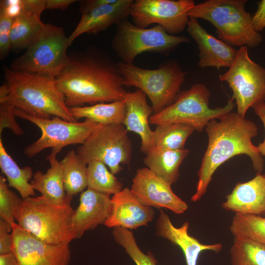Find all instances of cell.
Masks as SVG:
<instances>
[{"mask_svg":"<svg viewBox=\"0 0 265 265\" xmlns=\"http://www.w3.org/2000/svg\"><path fill=\"white\" fill-rule=\"evenodd\" d=\"M55 81L69 108L122 100L126 92L117 63L94 49L69 55Z\"/></svg>","mask_w":265,"mask_h":265,"instance_id":"1","label":"cell"},{"mask_svg":"<svg viewBox=\"0 0 265 265\" xmlns=\"http://www.w3.org/2000/svg\"><path fill=\"white\" fill-rule=\"evenodd\" d=\"M219 120H212L205 128L208 144L198 172L196 191L190 200L192 202L201 198L217 168L233 157L246 155L257 173L264 170V159L252 142L258 134L256 124L232 111Z\"/></svg>","mask_w":265,"mask_h":265,"instance_id":"2","label":"cell"},{"mask_svg":"<svg viewBox=\"0 0 265 265\" xmlns=\"http://www.w3.org/2000/svg\"><path fill=\"white\" fill-rule=\"evenodd\" d=\"M5 82L0 87V105H10L38 118L59 117L78 122L67 106L55 78L50 76L4 68Z\"/></svg>","mask_w":265,"mask_h":265,"instance_id":"3","label":"cell"},{"mask_svg":"<svg viewBox=\"0 0 265 265\" xmlns=\"http://www.w3.org/2000/svg\"><path fill=\"white\" fill-rule=\"evenodd\" d=\"M74 212L70 204L56 203L40 195L22 199L14 216L21 227L40 240L69 245L77 238L73 223Z\"/></svg>","mask_w":265,"mask_h":265,"instance_id":"4","label":"cell"},{"mask_svg":"<svg viewBox=\"0 0 265 265\" xmlns=\"http://www.w3.org/2000/svg\"><path fill=\"white\" fill-rule=\"evenodd\" d=\"M246 0H208L188 12L189 17L205 20L216 28L218 39L237 47H255L262 41L252 24V16L245 9Z\"/></svg>","mask_w":265,"mask_h":265,"instance_id":"5","label":"cell"},{"mask_svg":"<svg viewBox=\"0 0 265 265\" xmlns=\"http://www.w3.org/2000/svg\"><path fill=\"white\" fill-rule=\"evenodd\" d=\"M117 65L124 78L125 86H134L145 93L151 102L154 114L174 102L186 75L178 64L172 61L155 69L142 68L122 61Z\"/></svg>","mask_w":265,"mask_h":265,"instance_id":"6","label":"cell"},{"mask_svg":"<svg viewBox=\"0 0 265 265\" xmlns=\"http://www.w3.org/2000/svg\"><path fill=\"white\" fill-rule=\"evenodd\" d=\"M210 92L202 83L193 84L189 89L180 92L174 102L149 118L150 124L182 123L192 126L202 132L213 119H219L233 109V99L229 100L222 107H209Z\"/></svg>","mask_w":265,"mask_h":265,"instance_id":"7","label":"cell"},{"mask_svg":"<svg viewBox=\"0 0 265 265\" xmlns=\"http://www.w3.org/2000/svg\"><path fill=\"white\" fill-rule=\"evenodd\" d=\"M69 46L68 37L62 27L45 24L38 36L10 68L55 78L67 63Z\"/></svg>","mask_w":265,"mask_h":265,"instance_id":"8","label":"cell"},{"mask_svg":"<svg viewBox=\"0 0 265 265\" xmlns=\"http://www.w3.org/2000/svg\"><path fill=\"white\" fill-rule=\"evenodd\" d=\"M189 41L186 36L168 34L160 26L141 28L126 19L117 25L112 47L121 61L133 64L137 56L142 53L168 54L180 44Z\"/></svg>","mask_w":265,"mask_h":265,"instance_id":"9","label":"cell"},{"mask_svg":"<svg viewBox=\"0 0 265 265\" xmlns=\"http://www.w3.org/2000/svg\"><path fill=\"white\" fill-rule=\"evenodd\" d=\"M76 152L86 164L93 160L102 161L115 175L123 169L121 164H130L132 144L123 124H100Z\"/></svg>","mask_w":265,"mask_h":265,"instance_id":"10","label":"cell"},{"mask_svg":"<svg viewBox=\"0 0 265 265\" xmlns=\"http://www.w3.org/2000/svg\"><path fill=\"white\" fill-rule=\"evenodd\" d=\"M14 114L33 123L41 130L39 138L24 150V154L28 158L35 156L47 148L51 147L59 153L67 145L82 144L100 124L88 119L81 122H69L57 116L50 119H42L16 108Z\"/></svg>","mask_w":265,"mask_h":265,"instance_id":"11","label":"cell"},{"mask_svg":"<svg viewBox=\"0 0 265 265\" xmlns=\"http://www.w3.org/2000/svg\"><path fill=\"white\" fill-rule=\"evenodd\" d=\"M219 79L228 83L237 112L243 117L250 107L265 101V68L251 59L246 46L238 50L234 62Z\"/></svg>","mask_w":265,"mask_h":265,"instance_id":"12","label":"cell"},{"mask_svg":"<svg viewBox=\"0 0 265 265\" xmlns=\"http://www.w3.org/2000/svg\"><path fill=\"white\" fill-rule=\"evenodd\" d=\"M194 5L192 0H136L132 6L130 16L138 27L146 28L156 24L168 34L176 35L186 27L188 12Z\"/></svg>","mask_w":265,"mask_h":265,"instance_id":"13","label":"cell"},{"mask_svg":"<svg viewBox=\"0 0 265 265\" xmlns=\"http://www.w3.org/2000/svg\"><path fill=\"white\" fill-rule=\"evenodd\" d=\"M12 252L19 265H69V245L47 243L21 227L12 224Z\"/></svg>","mask_w":265,"mask_h":265,"instance_id":"14","label":"cell"},{"mask_svg":"<svg viewBox=\"0 0 265 265\" xmlns=\"http://www.w3.org/2000/svg\"><path fill=\"white\" fill-rule=\"evenodd\" d=\"M131 190L142 205L168 209L177 214L184 213L188 205L173 191L171 185L147 167L137 169Z\"/></svg>","mask_w":265,"mask_h":265,"instance_id":"15","label":"cell"},{"mask_svg":"<svg viewBox=\"0 0 265 265\" xmlns=\"http://www.w3.org/2000/svg\"><path fill=\"white\" fill-rule=\"evenodd\" d=\"M187 31L197 44L199 50L198 66L229 68L234 62L238 50L207 32L197 19L189 17Z\"/></svg>","mask_w":265,"mask_h":265,"instance_id":"16","label":"cell"},{"mask_svg":"<svg viewBox=\"0 0 265 265\" xmlns=\"http://www.w3.org/2000/svg\"><path fill=\"white\" fill-rule=\"evenodd\" d=\"M111 200V212L105 223L108 228L135 229L147 226L154 219L153 208L141 204L128 187L113 195Z\"/></svg>","mask_w":265,"mask_h":265,"instance_id":"17","label":"cell"},{"mask_svg":"<svg viewBox=\"0 0 265 265\" xmlns=\"http://www.w3.org/2000/svg\"><path fill=\"white\" fill-rule=\"evenodd\" d=\"M133 0H114L83 13L74 31L68 36L69 45L84 33L97 34L130 16Z\"/></svg>","mask_w":265,"mask_h":265,"instance_id":"18","label":"cell"},{"mask_svg":"<svg viewBox=\"0 0 265 265\" xmlns=\"http://www.w3.org/2000/svg\"><path fill=\"white\" fill-rule=\"evenodd\" d=\"M111 210L110 195L89 187L82 191L79 205L75 210L73 217L77 238H80L86 231L93 230L98 225L105 224Z\"/></svg>","mask_w":265,"mask_h":265,"instance_id":"19","label":"cell"},{"mask_svg":"<svg viewBox=\"0 0 265 265\" xmlns=\"http://www.w3.org/2000/svg\"><path fill=\"white\" fill-rule=\"evenodd\" d=\"M188 228V222H184L180 227L174 226L168 214L160 210L156 223V234L178 246L184 253L186 265H197L198 257L203 251L218 253L221 251V243H202L189 235Z\"/></svg>","mask_w":265,"mask_h":265,"instance_id":"20","label":"cell"},{"mask_svg":"<svg viewBox=\"0 0 265 265\" xmlns=\"http://www.w3.org/2000/svg\"><path fill=\"white\" fill-rule=\"evenodd\" d=\"M123 100L126 106V117L123 123L128 131L139 135L141 139L140 151L146 154L154 145L153 131L149 126V118L154 114L152 106L147 101V96L141 90L126 92Z\"/></svg>","mask_w":265,"mask_h":265,"instance_id":"21","label":"cell"},{"mask_svg":"<svg viewBox=\"0 0 265 265\" xmlns=\"http://www.w3.org/2000/svg\"><path fill=\"white\" fill-rule=\"evenodd\" d=\"M222 208L243 214L265 213V174L257 173L250 181L237 184L226 196Z\"/></svg>","mask_w":265,"mask_h":265,"instance_id":"22","label":"cell"},{"mask_svg":"<svg viewBox=\"0 0 265 265\" xmlns=\"http://www.w3.org/2000/svg\"><path fill=\"white\" fill-rule=\"evenodd\" d=\"M58 152L52 149L47 157L50 167L45 173L36 171L30 182L33 189L49 200L60 204H70L73 197L67 195L63 179L61 163L56 159Z\"/></svg>","mask_w":265,"mask_h":265,"instance_id":"23","label":"cell"},{"mask_svg":"<svg viewBox=\"0 0 265 265\" xmlns=\"http://www.w3.org/2000/svg\"><path fill=\"white\" fill-rule=\"evenodd\" d=\"M189 150H169L153 146L146 154L143 162L148 169L172 185L180 175L181 165L187 156Z\"/></svg>","mask_w":265,"mask_h":265,"instance_id":"24","label":"cell"},{"mask_svg":"<svg viewBox=\"0 0 265 265\" xmlns=\"http://www.w3.org/2000/svg\"><path fill=\"white\" fill-rule=\"evenodd\" d=\"M41 14L23 5L22 13L13 20L11 28L12 50L27 48L36 39L45 24L41 20Z\"/></svg>","mask_w":265,"mask_h":265,"instance_id":"25","label":"cell"},{"mask_svg":"<svg viewBox=\"0 0 265 265\" xmlns=\"http://www.w3.org/2000/svg\"><path fill=\"white\" fill-rule=\"evenodd\" d=\"M70 110L77 121L84 118L101 124H123L126 114V106L124 100H122L72 107L70 108Z\"/></svg>","mask_w":265,"mask_h":265,"instance_id":"26","label":"cell"},{"mask_svg":"<svg viewBox=\"0 0 265 265\" xmlns=\"http://www.w3.org/2000/svg\"><path fill=\"white\" fill-rule=\"evenodd\" d=\"M0 168L5 175L9 186L16 189L22 199L35 196V190L30 181L33 173L30 166L20 168L6 152L0 138Z\"/></svg>","mask_w":265,"mask_h":265,"instance_id":"27","label":"cell"},{"mask_svg":"<svg viewBox=\"0 0 265 265\" xmlns=\"http://www.w3.org/2000/svg\"><path fill=\"white\" fill-rule=\"evenodd\" d=\"M64 186L67 196L73 197L87 187V164L74 150L69 151L60 161Z\"/></svg>","mask_w":265,"mask_h":265,"instance_id":"28","label":"cell"},{"mask_svg":"<svg viewBox=\"0 0 265 265\" xmlns=\"http://www.w3.org/2000/svg\"><path fill=\"white\" fill-rule=\"evenodd\" d=\"M195 130L192 126L182 123L156 125L153 131L154 144L165 149H183L187 139Z\"/></svg>","mask_w":265,"mask_h":265,"instance_id":"29","label":"cell"},{"mask_svg":"<svg viewBox=\"0 0 265 265\" xmlns=\"http://www.w3.org/2000/svg\"><path fill=\"white\" fill-rule=\"evenodd\" d=\"M87 187L113 195L123 189L122 183L109 171L106 165L98 160L87 164Z\"/></svg>","mask_w":265,"mask_h":265,"instance_id":"30","label":"cell"},{"mask_svg":"<svg viewBox=\"0 0 265 265\" xmlns=\"http://www.w3.org/2000/svg\"><path fill=\"white\" fill-rule=\"evenodd\" d=\"M230 255L232 265H265V245L234 237Z\"/></svg>","mask_w":265,"mask_h":265,"instance_id":"31","label":"cell"},{"mask_svg":"<svg viewBox=\"0 0 265 265\" xmlns=\"http://www.w3.org/2000/svg\"><path fill=\"white\" fill-rule=\"evenodd\" d=\"M234 237L247 238L265 245V217L236 213L230 227Z\"/></svg>","mask_w":265,"mask_h":265,"instance_id":"32","label":"cell"},{"mask_svg":"<svg viewBox=\"0 0 265 265\" xmlns=\"http://www.w3.org/2000/svg\"><path fill=\"white\" fill-rule=\"evenodd\" d=\"M114 240L121 245L136 265H157V261L151 252H143L138 246L132 232L129 229L117 227L113 228Z\"/></svg>","mask_w":265,"mask_h":265,"instance_id":"33","label":"cell"},{"mask_svg":"<svg viewBox=\"0 0 265 265\" xmlns=\"http://www.w3.org/2000/svg\"><path fill=\"white\" fill-rule=\"evenodd\" d=\"M6 179L0 176V216L9 227L15 222L14 211L22 199L8 188Z\"/></svg>","mask_w":265,"mask_h":265,"instance_id":"34","label":"cell"},{"mask_svg":"<svg viewBox=\"0 0 265 265\" xmlns=\"http://www.w3.org/2000/svg\"><path fill=\"white\" fill-rule=\"evenodd\" d=\"M15 107L10 105H0V137L5 128L10 129L17 135H21L24 131L16 121L14 110Z\"/></svg>","mask_w":265,"mask_h":265,"instance_id":"35","label":"cell"},{"mask_svg":"<svg viewBox=\"0 0 265 265\" xmlns=\"http://www.w3.org/2000/svg\"><path fill=\"white\" fill-rule=\"evenodd\" d=\"M13 20L0 12V57L5 58L11 49L10 34Z\"/></svg>","mask_w":265,"mask_h":265,"instance_id":"36","label":"cell"},{"mask_svg":"<svg viewBox=\"0 0 265 265\" xmlns=\"http://www.w3.org/2000/svg\"><path fill=\"white\" fill-rule=\"evenodd\" d=\"M12 228L0 219V255L12 252Z\"/></svg>","mask_w":265,"mask_h":265,"instance_id":"37","label":"cell"},{"mask_svg":"<svg viewBox=\"0 0 265 265\" xmlns=\"http://www.w3.org/2000/svg\"><path fill=\"white\" fill-rule=\"evenodd\" d=\"M22 0H0V12L14 20L22 13Z\"/></svg>","mask_w":265,"mask_h":265,"instance_id":"38","label":"cell"},{"mask_svg":"<svg viewBox=\"0 0 265 265\" xmlns=\"http://www.w3.org/2000/svg\"><path fill=\"white\" fill-rule=\"evenodd\" d=\"M252 21L255 30L258 32L265 27V0H262L253 16Z\"/></svg>","mask_w":265,"mask_h":265,"instance_id":"39","label":"cell"},{"mask_svg":"<svg viewBox=\"0 0 265 265\" xmlns=\"http://www.w3.org/2000/svg\"><path fill=\"white\" fill-rule=\"evenodd\" d=\"M252 108L255 114L261 120L265 131V101L257 103L253 106ZM257 148L261 156H265V137L263 142L259 143Z\"/></svg>","mask_w":265,"mask_h":265,"instance_id":"40","label":"cell"},{"mask_svg":"<svg viewBox=\"0 0 265 265\" xmlns=\"http://www.w3.org/2000/svg\"><path fill=\"white\" fill-rule=\"evenodd\" d=\"M114 0H85L80 2V11L82 14L102 5L112 2Z\"/></svg>","mask_w":265,"mask_h":265,"instance_id":"41","label":"cell"},{"mask_svg":"<svg viewBox=\"0 0 265 265\" xmlns=\"http://www.w3.org/2000/svg\"><path fill=\"white\" fill-rule=\"evenodd\" d=\"M76 1V0H46V8L65 10Z\"/></svg>","mask_w":265,"mask_h":265,"instance_id":"42","label":"cell"},{"mask_svg":"<svg viewBox=\"0 0 265 265\" xmlns=\"http://www.w3.org/2000/svg\"><path fill=\"white\" fill-rule=\"evenodd\" d=\"M0 265H19L15 255L13 252L0 255Z\"/></svg>","mask_w":265,"mask_h":265,"instance_id":"43","label":"cell"}]
</instances>
